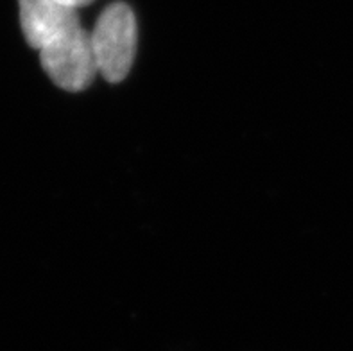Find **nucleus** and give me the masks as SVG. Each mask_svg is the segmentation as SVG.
I'll return each mask as SVG.
<instances>
[{
	"label": "nucleus",
	"instance_id": "nucleus-1",
	"mask_svg": "<svg viewBox=\"0 0 353 351\" xmlns=\"http://www.w3.org/2000/svg\"><path fill=\"white\" fill-rule=\"evenodd\" d=\"M99 74L108 83H119L130 74L137 54V20L130 6H108L90 32Z\"/></svg>",
	"mask_w": 353,
	"mask_h": 351
},
{
	"label": "nucleus",
	"instance_id": "nucleus-2",
	"mask_svg": "<svg viewBox=\"0 0 353 351\" xmlns=\"http://www.w3.org/2000/svg\"><path fill=\"white\" fill-rule=\"evenodd\" d=\"M40 59L47 76L68 92L85 90L99 74L90 32L83 27L45 45L40 49Z\"/></svg>",
	"mask_w": 353,
	"mask_h": 351
},
{
	"label": "nucleus",
	"instance_id": "nucleus-3",
	"mask_svg": "<svg viewBox=\"0 0 353 351\" xmlns=\"http://www.w3.org/2000/svg\"><path fill=\"white\" fill-rule=\"evenodd\" d=\"M18 8L27 43L38 50L81 27L77 9L61 0H18Z\"/></svg>",
	"mask_w": 353,
	"mask_h": 351
},
{
	"label": "nucleus",
	"instance_id": "nucleus-4",
	"mask_svg": "<svg viewBox=\"0 0 353 351\" xmlns=\"http://www.w3.org/2000/svg\"><path fill=\"white\" fill-rule=\"evenodd\" d=\"M63 4H67V6H72V8H83V6H88L92 4L94 0H61Z\"/></svg>",
	"mask_w": 353,
	"mask_h": 351
}]
</instances>
